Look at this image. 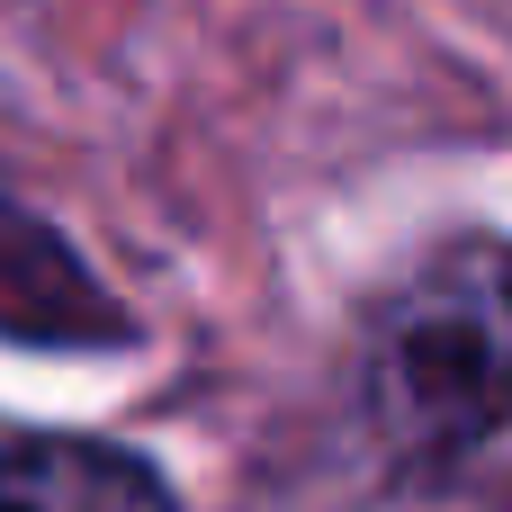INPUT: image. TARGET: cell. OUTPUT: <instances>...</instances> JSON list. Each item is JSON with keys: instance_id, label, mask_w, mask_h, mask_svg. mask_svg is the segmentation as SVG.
<instances>
[{"instance_id": "cell-1", "label": "cell", "mask_w": 512, "mask_h": 512, "mask_svg": "<svg viewBox=\"0 0 512 512\" xmlns=\"http://www.w3.org/2000/svg\"><path fill=\"white\" fill-rule=\"evenodd\" d=\"M369 414L414 459H459L512 432V243L468 234L432 252L369 315Z\"/></svg>"}, {"instance_id": "cell-3", "label": "cell", "mask_w": 512, "mask_h": 512, "mask_svg": "<svg viewBox=\"0 0 512 512\" xmlns=\"http://www.w3.org/2000/svg\"><path fill=\"white\" fill-rule=\"evenodd\" d=\"M0 512H180L153 468L99 441H0Z\"/></svg>"}, {"instance_id": "cell-2", "label": "cell", "mask_w": 512, "mask_h": 512, "mask_svg": "<svg viewBox=\"0 0 512 512\" xmlns=\"http://www.w3.org/2000/svg\"><path fill=\"white\" fill-rule=\"evenodd\" d=\"M0 333H18V342H117L126 333V315L99 297V279L27 207H0Z\"/></svg>"}]
</instances>
